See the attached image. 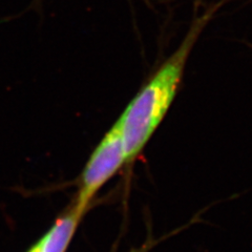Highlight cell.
I'll list each match as a JSON object with an SVG mask.
<instances>
[{
	"label": "cell",
	"instance_id": "obj_1",
	"mask_svg": "<svg viewBox=\"0 0 252 252\" xmlns=\"http://www.w3.org/2000/svg\"><path fill=\"white\" fill-rule=\"evenodd\" d=\"M217 10L211 7L192 21L177 50L147 79L118 118L116 122L121 131L126 165L135 163L166 117L193 47Z\"/></svg>",
	"mask_w": 252,
	"mask_h": 252
},
{
	"label": "cell",
	"instance_id": "obj_2",
	"mask_svg": "<svg viewBox=\"0 0 252 252\" xmlns=\"http://www.w3.org/2000/svg\"><path fill=\"white\" fill-rule=\"evenodd\" d=\"M126 165L121 131L117 122L94 147L79 180L74 206L84 214L91 201L108 181Z\"/></svg>",
	"mask_w": 252,
	"mask_h": 252
},
{
	"label": "cell",
	"instance_id": "obj_3",
	"mask_svg": "<svg viewBox=\"0 0 252 252\" xmlns=\"http://www.w3.org/2000/svg\"><path fill=\"white\" fill-rule=\"evenodd\" d=\"M84 214L75 206L61 217L30 252H65Z\"/></svg>",
	"mask_w": 252,
	"mask_h": 252
},
{
	"label": "cell",
	"instance_id": "obj_4",
	"mask_svg": "<svg viewBox=\"0 0 252 252\" xmlns=\"http://www.w3.org/2000/svg\"><path fill=\"white\" fill-rule=\"evenodd\" d=\"M29 252H30V251H29Z\"/></svg>",
	"mask_w": 252,
	"mask_h": 252
}]
</instances>
